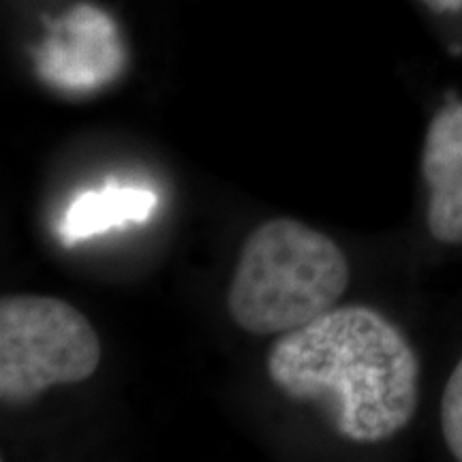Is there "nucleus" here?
Returning <instances> with one entry per match:
<instances>
[{"label": "nucleus", "mask_w": 462, "mask_h": 462, "mask_svg": "<svg viewBox=\"0 0 462 462\" xmlns=\"http://www.w3.org/2000/svg\"><path fill=\"white\" fill-rule=\"evenodd\" d=\"M268 377L287 398L315 402L346 441L379 443L413 418L420 362L404 334L368 306H334L270 349Z\"/></svg>", "instance_id": "f257e3e1"}, {"label": "nucleus", "mask_w": 462, "mask_h": 462, "mask_svg": "<svg viewBox=\"0 0 462 462\" xmlns=\"http://www.w3.org/2000/svg\"><path fill=\"white\" fill-rule=\"evenodd\" d=\"M351 270L334 240L296 218L259 225L242 246L227 309L248 334H289L332 310Z\"/></svg>", "instance_id": "f03ea898"}, {"label": "nucleus", "mask_w": 462, "mask_h": 462, "mask_svg": "<svg viewBox=\"0 0 462 462\" xmlns=\"http://www.w3.org/2000/svg\"><path fill=\"white\" fill-rule=\"evenodd\" d=\"M101 343L90 321L65 300L7 296L0 302V398L26 404L54 385L95 374Z\"/></svg>", "instance_id": "7ed1b4c3"}, {"label": "nucleus", "mask_w": 462, "mask_h": 462, "mask_svg": "<svg viewBox=\"0 0 462 462\" xmlns=\"http://www.w3.org/2000/svg\"><path fill=\"white\" fill-rule=\"evenodd\" d=\"M125 67V50L106 11L73 7L50 28L37 54L39 75L69 92H90L112 82Z\"/></svg>", "instance_id": "20e7f679"}, {"label": "nucleus", "mask_w": 462, "mask_h": 462, "mask_svg": "<svg viewBox=\"0 0 462 462\" xmlns=\"http://www.w3.org/2000/svg\"><path fill=\"white\" fill-rule=\"evenodd\" d=\"M421 176L429 187V229L443 245H462V103L441 107L426 131Z\"/></svg>", "instance_id": "39448f33"}, {"label": "nucleus", "mask_w": 462, "mask_h": 462, "mask_svg": "<svg viewBox=\"0 0 462 462\" xmlns=\"http://www.w3.org/2000/svg\"><path fill=\"white\" fill-rule=\"evenodd\" d=\"M157 206L159 199L154 190L109 182L103 189L88 190L71 201L58 227V236L62 245L73 246L109 229L146 223Z\"/></svg>", "instance_id": "423d86ee"}, {"label": "nucleus", "mask_w": 462, "mask_h": 462, "mask_svg": "<svg viewBox=\"0 0 462 462\" xmlns=\"http://www.w3.org/2000/svg\"><path fill=\"white\" fill-rule=\"evenodd\" d=\"M441 430L449 452L462 460V360L449 374L441 401Z\"/></svg>", "instance_id": "0eeeda50"}, {"label": "nucleus", "mask_w": 462, "mask_h": 462, "mask_svg": "<svg viewBox=\"0 0 462 462\" xmlns=\"http://www.w3.org/2000/svg\"><path fill=\"white\" fill-rule=\"evenodd\" d=\"M421 3L429 5L437 14H454L462 9V0H421Z\"/></svg>", "instance_id": "6e6552de"}]
</instances>
